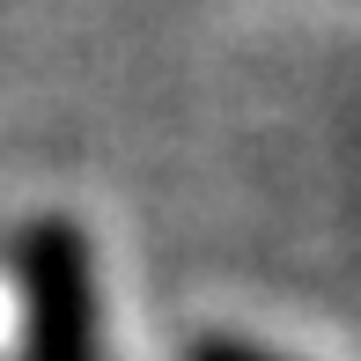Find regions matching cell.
Instances as JSON below:
<instances>
[{"label": "cell", "instance_id": "cell-1", "mask_svg": "<svg viewBox=\"0 0 361 361\" xmlns=\"http://www.w3.org/2000/svg\"><path fill=\"white\" fill-rule=\"evenodd\" d=\"M23 361H104L96 273L74 221H37L23 236Z\"/></svg>", "mask_w": 361, "mask_h": 361}, {"label": "cell", "instance_id": "cell-2", "mask_svg": "<svg viewBox=\"0 0 361 361\" xmlns=\"http://www.w3.org/2000/svg\"><path fill=\"white\" fill-rule=\"evenodd\" d=\"M185 361H288V354L258 347V339H236V332H207V339H200V347H192Z\"/></svg>", "mask_w": 361, "mask_h": 361}]
</instances>
